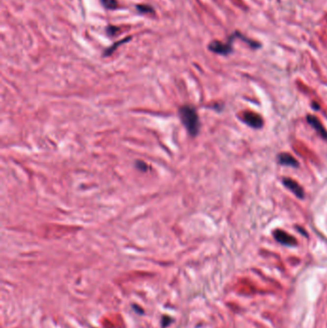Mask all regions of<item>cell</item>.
<instances>
[{
    "label": "cell",
    "mask_w": 327,
    "mask_h": 328,
    "mask_svg": "<svg viewBox=\"0 0 327 328\" xmlns=\"http://www.w3.org/2000/svg\"><path fill=\"white\" fill-rule=\"evenodd\" d=\"M242 120L251 128L259 129L263 126V120H262L261 116H258L254 113H251V112H245L243 114Z\"/></svg>",
    "instance_id": "cell-3"
},
{
    "label": "cell",
    "mask_w": 327,
    "mask_h": 328,
    "mask_svg": "<svg viewBox=\"0 0 327 328\" xmlns=\"http://www.w3.org/2000/svg\"><path fill=\"white\" fill-rule=\"evenodd\" d=\"M136 8L140 13H152L153 12V9L150 6L138 5V6H136Z\"/></svg>",
    "instance_id": "cell-9"
},
{
    "label": "cell",
    "mask_w": 327,
    "mask_h": 328,
    "mask_svg": "<svg viewBox=\"0 0 327 328\" xmlns=\"http://www.w3.org/2000/svg\"><path fill=\"white\" fill-rule=\"evenodd\" d=\"M101 2L106 8L111 9V10H115L118 7L117 0H101Z\"/></svg>",
    "instance_id": "cell-8"
},
{
    "label": "cell",
    "mask_w": 327,
    "mask_h": 328,
    "mask_svg": "<svg viewBox=\"0 0 327 328\" xmlns=\"http://www.w3.org/2000/svg\"><path fill=\"white\" fill-rule=\"evenodd\" d=\"M179 119L192 137L197 136L200 132V119L196 109L190 105H183L178 109Z\"/></svg>",
    "instance_id": "cell-1"
},
{
    "label": "cell",
    "mask_w": 327,
    "mask_h": 328,
    "mask_svg": "<svg viewBox=\"0 0 327 328\" xmlns=\"http://www.w3.org/2000/svg\"><path fill=\"white\" fill-rule=\"evenodd\" d=\"M283 183L297 198H299V199H303L304 198V191H303V189L301 188V186L297 181H295V180H293L291 179H283Z\"/></svg>",
    "instance_id": "cell-5"
},
{
    "label": "cell",
    "mask_w": 327,
    "mask_h": 328,
    "mask_svg": "<svg viewBox=\"0 0 327 328\" xmlns=\"http://www.w3.org/2000/svg\"><path fill=\"white\" fill-rule=\"evenodd\" d=\"M308 123L320 134L324 138H327V132L326 129L323 127L322 123L317 119V117L314 116H307Z\"/></svg>",
    "instance_id": "cell-7"
},
{
    "label": "cell",
    "mask_w": 327,
    "mask_h": 328,
    "mask_svg": "<svg viewBox=\"0 0 327 328\" xmlns=\"http://www.w3.org/2000/svg\"><path fill=\"white\" fill-rule=\"evenodd\" d=\"M273 237L274 239L279 242L280 244L284 245V246H289V247H293L297 245V240L288 233H286L283 231L277 230L273 232Z\"/></svg>",
    "instance_id": "cell-4"
},
{
    "label": "cell",
    "mask_w": 327,
    "mask_h": 328,
    "mask_svg": "<svg viewBox=\"0 0 327 328\" xmlns=\"http://www.w3.org/2000/svg\"><path fill=\"white\" fill-rule=\"evenodd\" d=\"M135 166H136V168H138L141 171H146V169H147V165L145 163L141 162V161H136Z\"/></svg>",
    "instance_id": "cell-10"
},
{
    "label": "cell",
    "mask_w": 327,
    "mask_h": 328,
    "mask_svg": "<svg viewBox=\"0 0 327 328\" xmlns=\"http://www.w3.org/2000/svg\"><path fill=\"white\" fill-rule=\"evenodd\" d=\"M277 160L278 163L281 165H285V166H291V167H297L298 166V162L296 158H294L290 154H278L277 156Z\"/></svg>",
    "instance_id": "cell-6"
},
{
    "label": "cell",
    "mask_w": 327,
    "mask_h": 328,
    "mask_svg": "<svg viewBox=\"0 0 327 328\" xmlns=\"http://www.w3.org/2000/svg\"><path fill=\"white\" fill-rule=\"evenodd\" d=\"M238 37V31L234 32L230 39H229V41L224 43V42H221V41H218V40H214L209 43L208 45V48L209 50L216 53V54H219V55H229L231 54V52L233 51V48H232V40L233 39H236Z\"/></svg>",
    "instance_id": "cell-2"
}]
</instances>
